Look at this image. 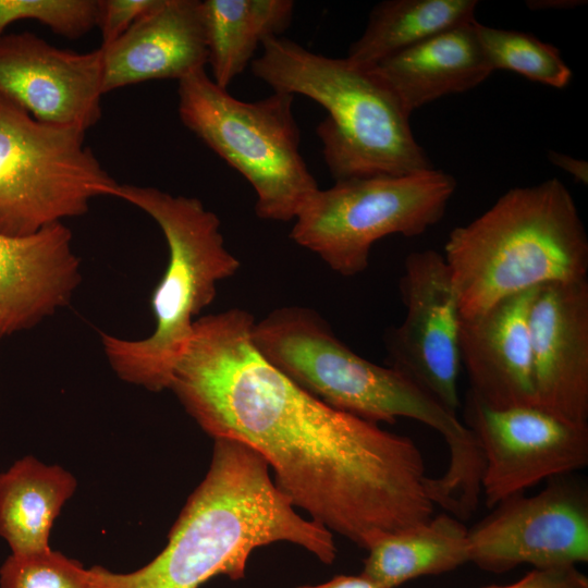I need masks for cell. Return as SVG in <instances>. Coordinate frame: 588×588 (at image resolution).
Returning a JSON list of instances; mask_svg holds the SVG:
<instances>
[{
  "instance_id": "6da1fadb",
  "label": "cell",
  "mask_w": 588,
  "mask_h": 588,
  "mask_svg": "<svg viewBox=\"0 0 588 588\" xmlns=\"http://www.w3.org/2000/svg\"><path fill=\"white\" fill-rule=\"evenodd\" d=\"M254 322L240 308L195 321L168 389L199 427L254 450L294 507L359 548L429 520L417 444L295 384L256 350Z\"/></svg>"
},
{
  "instance_id": "7a4b0ae2",
  "label": "cell",
  "mask_w": 588,
  "mask_h": 588,
  "mask_svg": "<svg viewBox=\"0 0 588 588\" xmlns=\"http://www.w3.org/2000/svg\"><path fill=\"white\" fill-rule=\"evenodd\" d=\"M213 440L209 469L164 549L131 573L90 567L91 588H198L219 575L237 580L255 549L279 541L297 544L324 564L334 561L333 534L296 513L265 460L236 440Z\"/></svg>"
},
{
  "instance_id": "3957f363",
  "label": "cell",
  "mask_w": 588,
  "mask_h": 588,
  "mask_svg": "<svg viewBox=\"0 0 588 588\" xmlns=\"http://www.w3.org/2000/svg\"><path fill=\"white\" fill-rule=\"evenodd\" d=\"M444 260L461 318L551 283L587 280L588 237L558 179L514 187L471 222L453 229Z\"/></svg>"
},
{
  "instance_id": "277c9868",
  "label": "cell",
  "mask_w": 588,
  "mask_h": 588,
  "mask_svg": "<svg viewBox=\"0 0 588 588\" xmlns=\"http://www.w3.org/2000/svg\"><path fill=\"white\" fill-rule=\"evenodd\" d=\"M250 69L273 91L302 95L324 108L328 115L316 132L335 182L434 168L414 137L412 113L372 68L278 36L264 41Z\"/></svg>"
},
{
  "instance_id": "5b68a950",
  "label": "cell",
  "mask_w": 588,
  "mask_h": 588,
  "mask_svg": "<svg viewBox=\"0 0 588 588\" xmlns=\"http://www.w3.org/2000/svg\"><path fill=\"white\" fill-rule=\"evenodd\" d=\"M252 341L272 366L326 404L378 425L400 417L422 422L445 440L451 468L479 462V444L457 413L403 372L354 353L314 309L287 306L271 311L254 322Z\"/></svg>"
},
{
  "instance_id": "8992f818",
  "label": "cell",
  "mask_w": 588,
  "mask_h": 588,
  "mask_svg": "<svg viewBox=\"0 0 588 588\" xmlns=\"http://www.w3.org/2000/svg\"><path fill=\"white\" fill-rule=\"evenodd\" d=\"M113 197L155 220L164 235L169 258L150 299L152 333L130 340L101 332L102 350L121 380L158 392L169 388L192 339L195 317L212 303L217 284L236 273L240 261L224 245L218 216L198 198L120 183Z\"/></svg>"
},
{
  "instance_id": "52a82bcc",
  "label": "cell",
  "mask_w": 588,
  "mask_h": 588,
  "mask_svg": "<svg viewBox=\"0 0 588 588\" xmlns=\"http://www.w3.org/2000/svg\"><path fill=\"white\" fill-rule=\"evenodd\" d=\"M177 96L185 127L254 188L257 217L294 220L319 189L299 151L294 96L273 91L255 101L240 100L206 69L180 79Z\"/></svg>"
},
{
  "instance_id": "ba28073f",
  "label": "cell",
  "mask_w": 588,
  "mask_h": 588,
  "mask_svg": "<svg viewBox=\"0 0 588 588\" xmlns=\"http://www.w3.org/2000/svg\"><path fill=\"white\" fill-rule=\"evenodd\" d=\"M455 189V179L434 168L336 181L307 200L290 236L333 271L353 277L367 269L371 246L380 238L418 236L436 225Z\"/></svg>"
},
{
  "instance_id": "9c48e42d",
  "label": "cell",
  "mask_w": 588,
  "mask_h": 588,
  "mask_svg": "<svg viewBox=\"0 0 588 588\" xmlns=\"http://www.w3.org/2000/svg\"><path fill=\"white\" fill-rule=\"evenodd\" d=\"M75 127L44 123L0 94V231L29 235L85 215L119 183Z\"/></svg>"
},
{
  "instance_id": "30bf717a",
  "label": "cell",
  "mask_w": 588,
  "mask_h": 588,
  "mask_svg": "<svg viewBox=\"0 0 588 588\" xmlns=\"http://www.w3.org/2000/svg\"><path fill=\"white\" fill-rule=\"evenodd\" d=\"M468 529L469 562L500 574L520 564L537 569L588 561V493L568 475L549 479L538 493L514 494Z\"/></svg>"
},
{
  "instance_id": "8fae6325",
  "label": "cell",
  "mask_w": 588,
  "mask_h": 588,
  "mask_svg": "<svg viewBox=\"0 0 588 588\" xmlns=\"http://www.w3.org/2000/svg\"><path fill=\"white\" fill-rule=\"evenodd\" d=\"M463 416L483 453L481 489L488 507L588 464V425L536 405L493 408L469 391Z\"/></svg>"
},
{
  "instance_id": "7c38bea8",
  "label": "cell",
  "mask_w": 588,
  "mask_h": 588,
  "mask_svg": "<svg viewBox=\"0 0 588 588\" xmlns=\"http://www.w3.org/2000/svg\"><path fill=\"white\" fill-rule=\"evenodd\" d=\"M399 287L405 317L384 335L390 366L457 413L461 315L443 255L431 248L411 253Z\"/></svg>"
},
{
  "instance_id": "4fadbf2b",
  "label": "cell",
  "mask_w": 588,
  "mask_h": 588,
  "mask_svg": "<svg viewBox=\"0 0 588 588\" xmlns=\"http://www.w3.org/2000/svg\"><path fill=\"white\" fill-rule=\"evenodd\" d=\"M0 94L37 121L86 132L101 119L102 51L60 49L28 32L3 35Z\"/></svg>"
},
{
  "instance_id": "5bb4252c",
  "label": "cell",
  "mask_w": 588,
  "mask_h": 588,
  "mask_svg": "<svg viewBox=\"0 0 588 588\" xmlns=\"http://www.w3.org/2000/svg\"><path fill=\"white\" fill-rule=\"evenodd\" d=\"M528 324L535 405L588 425V281L539 286Z\"/></svg>"
},
{
  "instance_id": "9a60e30c",
  "label": "cell",
  "mask_w": 588,
  "mask_h": 588,
  "mask_svg": "<svg viewBox=\"0 0 588 588\" xmlns=\"http://www.w3.org/2000/svg\"><path fill=\"white\" fill-rule=\"evenodd\" d=\"M82 281L63 223L29 235L0 231V338L29 330L65 307Z\"/></svg>"
},
{
  "instance_id": "2e32d148",
  "label": "cell",
  "mask_w": 588,
  "mask_h": 588,
  "mask_svg": "<svg viewBox=\"0 0 588 588\" xmlns=\"http://www.w3.org/2000/svg\"><path fill=\"white\" fill-rule=\"evenodd\" d=\"M539 287L461 318L460 359L469 392L493 408L535 405L529 311Z\"/></svg>"
},
{
  "instance_id": "e0dca14e",
  "label": "cell",
  "mask_w": 588,
  "mask_h": 588,
  "mask_svg": "<svg viewBox=\"0 0 588 588\" xmlns=\"http://www.w3.org/2000/svg\"><path fill=\"white\" fill-rule=\"evenodd\" d=\"M102 51V93L150 79L177 81L208 63L199 0H161Z\"/></svg>"
},
{
  "instance_id": "ac0fdd59",
  "label": "cell",
  "mask_w": 588,
  "mask_h": 588,
  "mask_svg": "<svg viewBox=\"0 0 588 588\" xmlns=\"http://www.w3.org/2000/svg\"><path fill=\"white\" fill-rule=\"evenodd\" d=\"M475 22L437 34L372 69L409 113L443 96L467 91L493 72L478 41Z\"/></svg>"
},
{
  "instance_id": "d6986e66",
  "label": "cell",
  "mask_w": 588,
  "mask_h": 588,
  "mask_svg": "<svg viewBox=\"0 0 588 588\" xmlns=\"http://www.w3.org/2000/svg\"><path fill=\"white\" fill-rule=\"evenodd\" d=\"M75 489L68 470L30 455L0 473V537L12 554L50 549L52 525Z\"/></svg>"
},
{
  "instance_id": "ffe728a7",
  "label": "cell",
  "mask_w": 588,
  "mask_h": 588,
  "mask_svg": "<svg viewBox=\"0 0 588 588\" xmlns=\"http://www.w3.org/2000/svg\"><path fill=\"white\" fill-rule=\"evenodd\" d=\"M292 0H204L201 13L212 81L222 88L241 75L265 40L292 23Z\"/></svg>"
},
{
  "instance_id": "44dd1931",
  "label": "cell",
  "mask_w": 588,
  "mask_h": 588,
  "mask_svg": "<svg viewBox=\"0 0 588 588\" xmlns=\"http://www.w3.org/2000/svg\"><path fill=\"white\" fill-rule=\"evenodd\" d=\"M363 574L385 588L439 575L469 562L468 529L442 513L414 527L389 534L368 550Z\"/></svg>"
},
{
  "instance_id": "7402d4cb",
  "label": "cell",
  "mask_w": 588,
  "mask_h": 588,
  "mask_svg": "<svg viewBox=\"0 0 588 588\" xmlns=\"http://www.w3.org/2000/svg\"><path fill=\"white\" fill-rule=\"evenodd\" d=\"M476 0H385L369 13L345 57L371 69L384 59L452 27L475 21Z\"/></svg>"
},
{
  "instance_id": "603a6c76",
  "label": "cell",
  "mask_w": 588,
  "mask_h": 588,
  "mask_svg": "<svg viewBox=\"0 0 588 588\" xmlns=\"http://www.w3.org/2000/svg\"><path fill=\"white\" fill-rule=\"evenodd\" d=\"M475 30L492 71H513L553 88L568 85L573 73L555 46L529 33L495 28L477 21Z\"/></svg>"
},
{
  "instance_id": "cb8c5ba5",
  "label": "cell",
  "mask_w": 588,
  "mask_h": 588,
  "mask_svg": "<svg viewBox=\"0 0 588 588\" xmlns=\"http://www.w3.org/2000/svg\"><path fill=\"white\" fill-rule=\"evenodd\" d=\"M0 588H91L89 568L51 549L12 554L0 567Z\"/></svg>"
},
{
  "instance_id": "d4e9b609",
  "label": "cell",
  "mask_w": 588,
  "mask_h": 588,
  "mask_svg": "<svg viewBox=\"0 0 588 588\" xmlns=\"http://www.w3.org/2000/svg\"><path fill=\"white\" fill-rule=\"evenodd\" d=\"M98 0H0V37L17 21L34 20L77 39L97 25Z\"/></svg>"
},
{
  "instance_id": "484cf974",
  "label": "cell",
  "mask_w": 588,
  "mask_h": 588,
  "mask_svg": "<svg viewBox=\"0 0 588 588\" xmlns=\"http://www.w3.org/2000/svg\"><path fill=\"white\" fill-rule=\"evenodd\" d=\"M161 0H98L97 27L106 47L120 38L136 21L154 10Z\"/></svg>"
},
{
  "instance_id": "4316f807",
  "label": "cell",
  "mask_w": 588,
  "mask_h": 588,
  "mask_svg": "<svg viewBox=\"0 0 588 588\" xmlns=\"http://www.w3.org/2000/svg\"><path fill=\"white\" fill-rule=\"evenodd\" d=\"M483 588H588V578L576 566L534 568L513 584Z\"/></svg>"
},
{
  "instance_id": "83f0119b",
  "label": "cell",
  "mask_w": 588,
  "mask_h": 588,
  "mask_svg": "<svg viewBox=\"0 0 588 588\" xmlns=\"http://www.w3.org/2000/svg\"><path fill=\"white\" fill-rule=\"evenodd\" d=\"M549 161L555 167L571 174L575 181L587 185L588 183V162L573 158L566 154L550 150L548 151Z\"/></svg>"
},
{
  "instance_id": "f1b7e54d",
  "label": "cell",
  "mask_w": 588,
  "mask_h": 588,
  "mask_svg": "<svg viewBox=\"0 0 588 588\" xmlns=\"http://www.w3.org/2000/svg\"><path fill=\"white\" fill-rule=\"evenodd\" d=\"M297 588H385L368 576L364 575H339L331 580L316 586H299Z\"/></svg>"
},
{
  "instance_id": "f546056e",
  "label": "cell",
  "mask_w": 588,
  "mask_h": 588,
  "mask_svg": "<svg viewBox=\"0 0 588 588\" xmlns=\"http://www.w3.org/2000/svg\"><path fill=\"white\" fill-rule=\"evenodd\" d=\"M583 0H530L526 5L530 10H549V9H572L578 5H584Z\"/></svg>"
}]
</instances>
